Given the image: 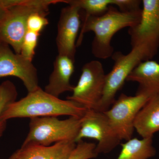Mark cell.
<instances>
[{"label":"cell","mask_w":159,"mask_h":159,"mask_svg":"<svg viewBox=\"0 0 159 159\" xmlns=\"http://www.w3.org/2000/svg\"><path fill=\"white\" fill-rule=\"evenodd\" d=\"M142 9L131 12H122L111 6L103 14L84 18L76 45H81L84 34L93 31L95 34L92 52L95 57L106 59L112 56L111 42L114 35L124 28L136 25L141 19Z\"/></svg>","instance_id":"cell-1"},{"label":"cell","mask_w":159,"mask_h":159,"mask_svg":"<svg viewBox=\"0 0 159 159\" xmlns=\"http://www.w3.org/2000/svg\"><path fill=\"white\" fill-rule=\"evenodd\" d=\"M87 110L71 100H63L39 88L27 96L9 104L2 116L7 122L15 118L69 116L82 117Z\"/></svg>","instance_id":"cell-2"},{"label":"cell","mask_w":159,"mask_h":159,"mask_svg":"<svg viewBox=\"0 0 159 159\" xmlns=\"http://www.w3.org/2000/svg\"><path fill=\"white\" fill-rule=\"evenodd\" d=\"M66 0H19L9 7L0 19V43L10 46L15 53L20 54L23 39L30 15L39 13L47 16L50 6Z\"/></svg>","instance_id":"cell-3"},{"label":"cell","mask_w":159,"mask_h":159,"mask_svg":"<svg viewBox=\"0 0 159 159\" xmlns=\"http://www.w3.org/2000/svg\"><path fill=\"white\" fill-rule=\"evenodd\" d=\"M82 117L70 116L60 120L57 117L30 119L29 130L22 145L30 143L44 146L62 142H75Z\"/></svg>","instance_id":"cell-4"},{"label":"cell","mask_w":159,"mask_h":159,"mask_svg":"<svg viewBox=\"0 0 159 159\" xmlns=\"http://www.w3.org/2000/svg\"><path fill=\"white\" fill-rule=\"evenodd\" d=\"M111 57L114 66L110 72L106 74L103 94L96 110L103 112L110 108L116 100V95L134 69L142 61L151 60L148 51L143 47L132 48L127 54L117 51Z\"/></svg>","instance_id":"cell-5"},{"label":"cell","mask_w":159,"mask_h":159,"mask_svg":"<svg viewBox=\"0 0 159 159\" xmlns=\"http://www.w3.org/2000/svg\"><path fill=\"white\" fill-rule=\"evenodd\" d=\"M106 74L103 66L97 60L86 63L82 68L77 85L66 99L75 102L87 110H96L103 94Z\"/></svg>","instance_id":"cell-6"},{"label":"cell","mask_w":159,"mask_h":159,"mask_svg":"<svg viewBox=\"0 0 159 159\" xmlns=\"http://www.w3.org/2000/svg\"><path fill=\"white\" fill-rule=\"evenodd\" d=\"M151 96L144 93H137L134 96L122 93L104 112L121 141L132 138L137 115Z\"/></svg>","instance_id":"cell-7"},{"label":"cell","mask_w":159,"mask_h":159,"mask_svg":"<svg viewBox=\"0 0 159 159\" xmlns=\"http://www.w3.org/2000/svg\"><path fill=\"white\" fill-rule=\"evenodd\" d=\"M84 139L97 140L98 144L96 145V152L98 155L109 153L121 141L104 112L93 110H87L82 117L75 143L77 144Z\"/></svg>","instance_id":"cell-8"},{"label":"cell","mask_w":159,"mask_h":159,"mask_svg":"<svg viewBox=\"0 0 159 159\" xmlns=\"http://www.w3.org/2000/svg\"><path fill=\"white\" fill-rule=\"evenodd\" d=\"M140 21L129 29L132 48L143 47L151 59L159 47V0H143Z\"/></svg>","instance_id":"cell-9"},{"label":"cell","mask_w":159,"mask_h":159,"mask_svg":"<svg viewBox=\"0 0 159 159\" xmlns=\"http://www.w3.org/2000/svg\"><path fill=\"white\" fill-rule=\"evenodd\" d=\"M9 76L20 80L28 93L40 87L37 70L32 61L13 52L8 44L0 43V78Z\"/></svg>","instance_id":"cell-10"},{"label":"cell","mask_w":159,"mask_h":159,"mask_svg":"<svg viewBox=\"0 0 159 159\" xmlns=\"http://www.w3.org/2000/svg\"><path fill=\"white\" fill-rule=\"evenodd\" d=\"M63 8L57 25L56 45L59 55L75 61L76 39L80 28V9L74 5Z\"/></svg>","instance_id":"cell-11"},{"label":"cell","mask_w":159,"mask_h":159,"mask_svg":"<svg viewBox=\"0 0 159 159\" xmlns=\"http://www.w3.org/2000/svg\"><path fill=\"white\" fill-rule=\"evenodd\" d=\"M73 142H62L50 146L30 143L21 148L9 159H66L76 147Z\"/></svg>","instance_id":"cell-12"},{"label":"cell","mask_w":159,"mask_h":159,"mask_svg":"<svg viewBox=\"0 0 159 159\" xmlns=\"http://www.w3.org/2000/svg\"><path fill=\"white\" fill-rule=\"evenodd\" d=\"M75 61L68 56L59 55L54 63V69L44 90L52 96L58 97L63 93L72 92L74 86L70 79L75 70Z\"/></svg>","instance_id":"cell-13"},{"label":"cell","mask_w":159,"mask_h":159,"mask_svg":"<svg viewBox=\"0 0 159 159\" xmlns=\"http://www.w3.org/2000/svg\"><path fill=\"white\" fill-rule=\"evenodd\" d=\"M126 81L138 83V93L152 95L159 93V63L147 60L139 63L128 76Z\"/></svg>","instance_id":"cell-14"},{"label":"cell","mask_w":159,"mask_h":159,"mask_svg":"<svg viewBox=\"0 0 159 159\" xmlns=\"http://www.w3.org/2000/svg\"><path fill=\"white\" fill-rule=\"evenodd\" d=\"M134 127L142 138H152L159 131V93L152 95L141 109Z\"/></svg>","instance_id":"cell-15"},{"label":"cell","mask_w":159,"mask_h":159,"mask_svg":"<svg viewBox=\"0 0 159 159\" xmlns=\"http://www.w3.org/2000/svg\"><path fill=\"white\" fill-rule=\"evenodd\" d=\"M120 153L116 159H148L156 154L152 138H133L121 144Z\"/></svg>","instance_id":"cell-16"},{"label":"cell","mask_w":159,"mask_h":159,"mask_svg":"<svg viewBox=\"0 0 159 159\" xmlns=\"http://www.w3.org/2000/svg\"><path fill=\"white\" fill-rule=\"evenodd\" d=\"M66 4L74 5L85 11L84 18L98 16L105 13L112 6V0H66Z\"/></svg>","instance_id":"cell-17"},{"label":"cell","mask_w":159,"mask_h":159,"mask_svg":"<svg viewBox=\"0 0 159 159\" xmlns=\"http://www.w3.org/2000/svg\"><path fill=\"white\" fill-rule=\"evenodd\" d=\"M17 91L14 84L6 80L0 84V138L6 127L7 122L3 121L2 116L9 104L16 100Z\"/></svg>","instance_id":"cell-18"},{"label":"cell","mask_w":159,"mask_h":159,"mask_svg":"<svg viewBox=\"0 0 159 159\" xmlns=\"http://www.w3.org/2000/svg\"><path fill=\"white\" fill-rule=\"evenodd\" d=\"M96 145L83 141L77 143L70 156L66 159H93L98 156L96 152Z\"/></svg>","instance_id":"cell-19"},{"label":"cell","mask_w":159,"mask_h":159,"mask_svg":"<svg viewBox=\"0 0 159 159\" xmlns=\"http://www.w3.org/2000/svg\"><path fill=\"white\" fill-rule=\"evenodd\" d=\"M39 34L33 31H27L23 39L20 54L31 61H32L35 55Z\"/></svg>","instance_id":"cell-20"},{"label":"cell","mask_w":159,"mask_h":159,"mask_svg":"<svg viewBox=\"0 0 159 159\" xmlns=\"http://www.w3.org/2000/svg\"><path fill=\"white\" fill-rule=\"evenodd\" d=\"M46 16L39 13H33L30 15L27 21L28 31L40 34L49 24L48 20Z\"/></svg>","instance_id":"cell-21"},{"label":"cell","mask_w":159,"mask_h":159,"mask_svg":"<svg viewBox=\"0 0 159 159\" xmlns=\"http://www.w3.org/2000/svg\"><path fill=\"white\" fill-rule=\"evenodd\" d=\"M142 1L139 0H112V6H116L122 12H131L141 9Z\"/></svg>","instance_id":"cell-22"},{"label":"cell","mask_w":159,"mask_h":159,"mask_svg":"<svg viewBox=\"0 0 159 159\" xmlns=\"http://www.w3.org/2000/svg\"><path fill=\"white\" fill-rule=\"evenodd\" d=\"M19 0H0V19L9 7L15 5Z\"/></svg>","instance_id":"cell-23"}]
</instances>
